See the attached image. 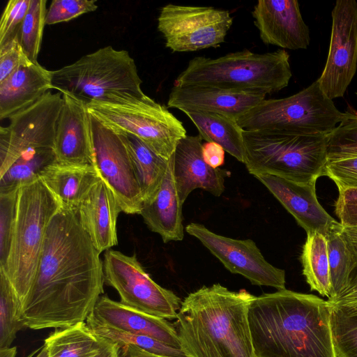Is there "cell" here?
<instances>
[{
    "instance_id": "cell-25",
    "label": "cell",
    "mask_w": 357,
    "mask_h": 357,
    "mask_svg": "<svg viewBox=\"0 0 357 357\" xmlns=\"http://www.w3.org/2000/svg\"><path fill=\"white\" fill-rule=\"evenodd\" d=\"M40 178L61 203L76 211L100 177L93 165L54 162L42 172Z\"/></svg>"
},
{
    "instance_id": "cell-9",
    "label": "cell",
    "mask_w": 357,
    "mask_h": 357,
    "mask_svg": "<svg viewBox=\"0 0 357 357\" xmlns=\"http://www.w3.org/2000/svg\"><path fill=\"white\" fill-rule=\"evenodd\" d=\"M86 105L90 114L103 125L119 134L137 137L167 160L187 135L182 122L146 94L109 101L92 100Z\"/></svg>"
},
{
    "instance_id": "cell-34",
    "label": "cell",
    "mask_w": 357,
    "mask_h": 357,
    "mask_svg": "<svg viewBox=\"0 0 357 357\" xmlns=\"http://www.w3.org/2000/svg\"><path fill=\"white\" fill-rule=\"evenodd\" d=\"M24 327L20 300L6 275L0 271V349L9 347Z\"/></svg>"
},
{
    "instance_id": "cell-33",
    "label": "cell",
    "mask_w": 357,
    "mask_h": 357,
    "mask_svg": "<svg viewBox=\"0 0 357 357\" xmlns=\"http://www.w3.org/2000/svg\"><path fill=\"white\" fill-rule=\"evenodd\" d=\"M340 230L326 237L332 286L331 297L328 301H332L344 289L355 267L354 257Z\"/></svg>"
},
{
    "instance_id": "cell-3",
    "label": "cell",
    "mask_w": 357,
    "mask_h": 357,
    "mask_svg": "<svg viewBox=\"0 0 357 357\" xmlns=\"http://www.w3.org/2000/svg\"><path fill=\"white\" fill-rule=\"evenodd\" d=\"M255 296L220 284L203 286L181 302L174 326L187 357H257L248 321Z\"/></svg>"
},
{
    "instance_id": "cell-42",
    "label": "cell",
    "mask_w": 357,
    "mask_h": 357,
    "mask_svg": "<svg viewBox=\"0 0 357 357\" xmlns=\"http://www.w3.org/2000/svg\"><path fill=\"white\" fill-rule=\"evenodd\" d=\"M335 212L343 227H357V188L338 190Z\"/></svg>"
},
{
    "instance_id": "cell-32",
    "label": "cell",
    "mask_w": 357,
    "mask_h": 357,
    "mask_svg": "<svg viewBox=\"0 0 357 357\" xmlns=\"http://www.w3.org/2000/svg\"><path fill=\"white\" fill-rule=\"evenodd\" d=\"M331 326L337 357H357V304L332 303Z\"/></svg>"
},
{
    "instance_id": "cell-16",
    "label": "cell",
    "mask_w": 357,
    "mask_h": 357,
    "mask_svg": "<svg viewBox=\"0 0 357 357\" xmlns=\"http://www.w3.org/2000/svg\"><path fill=\"white\" fill-rule=\"evenodd\" d=\"M274 195L307 233L327 237L340 231L342 225L319 204L315 183H302L280 176L259 174L254 176Z\"/></svg>"
},
{
    "instance_id": "cell-7",
    "label": "cell",
    "mask_w": 357,
    "mask_h": 357,
    "mask_svg": "<svg viewBox=\"0 0 357 357\" xmlns=\"http://www.w3.org/2000/svg\"><path fill=\"white\" fill-rule=\"evenodd\" d=\"M61 206L40 178L18 190L12 245L6 269L1 271L8 278L21 305L36 274L48 225Z\"/></svg>"
},
{
    "instance_id": "cell-8",
    "label": "cell",
    "mask_w": 357,
    "mask_h": 357,
    "mask_svg": "<svg viewBox=\"0 0 357 357\" xmlns=\"http://www.w3.org/2000/svg\"><path fill=\"white\" fill-rule=\"evenodd\" d=\"M349 113L340 112L316 81L289 97L263 100L236 122L244 130L328 135Z\"/></svg>"
},
{
    "instance_id": "cell-11",
    "label": "cell",
    "mask_w": 357,
    "mask_h": 357,
    "mask_svg": "<svg viewBox=\"0 0 357 357\" xmlns=\"http://www.w3.org/2000/svg\"><path fill=\"white\" fill-rule=\"evenodd\" d=\"M232 24L226 10L168 3L160 9L157 27L166 47L186 52L220 46Z\"/></svg>"
},
{
    "instance_id": "cell-5",
    "label": "cell",
    "mask_w": 357,
    "mask_h": 357,
    "mask_svg": "<svg viewBox=\"0 0 357 357\" xmlns=\"http://www.w3.org/2000/svg\"><path fill=\"white\" fill-rule=\"evenodd\" d=\"M328 135H303L275 130H244V164L253 176L268 174L310 183L324 176Z\"/></svg>"
},
{
    "instance_id": "cell-39",
    "label": "cell",
    "mask_w": 357,
    "mask_h": 357,
    "mask_svg": "<svg viewBox=\"0 0 357 357\" xmlns=\"http://www.w3.org/2000/svg\"><path fill=\"white\" fill-rule=\"evenodd\" d=\"M97 8L96 0H53L47 10L46 24L68 22Z\"/></svg>"
},
{
    "instance_id": "cell-24",
    "label": "cell",
    "mask_w": 357,
    "mask_h": 357,
    "mask_svg": "<svg viewBox=\"0 0 357 357\" xmlns=\"http://www.w3.org/2000/svg\"><path fill=\"white\" fill-rule=\"evenodd\" d=\"M52 89V70L38 62L20 66L0 82V119L30 107Z\"/></svg>"
},
{
    "instance_id": "cell-46",
    "label": "cell",
    "mask_w": 357,
    "mask_h": 357,
    "mask_svg": "<svg viewBox=\"0 0 357 357\" xmlns=\"http://www.w3.org/2000/svg\"><path fill=\"white\" fill-rule=\"evenodd\" d=\"M119 351L120 348L116 343L107 340L102 349L93 357H119Z\"/></svg>"
},
{
    "instance_id": "cell-44",
    "label": "cell",
    "mask_w": 357,
    "mask_h": 357,
    "mask_svg": "<svg viewBox=\"0 0 357 357\" xmlns=\"http://www.w3.org/2000/svg\"><path fill=\"white\" fill-rule=\"evenodd\" d=\"M224 149L217 143L206 142L202 144L204 161L211 167L218 168L225 161Z\"/></svg>"
},
{
    "instance_id": "cell-37",
    "label": "cell",
    "mask_w": 357,
    "mask_h": 357,
    "mask_svg": "<svg viewBox=\"0 0 357 357\" xmlns=\"http://www.w3.org/2000/svg\"><path fill=\"white\" fill-rule=\"evenodd\" d=\"M18 190L0 193V270L3 271L6 269L12 245L17 215Z\"/></svg>"
},
{
    "instance_id": "cell-12",
    "label": "cell",
    "mask_w": 357,
    "mask_h": 357,
    "mask_svg": "<svg viewBox=\"0 0 357 357\" xmlns=\"http://www.w3.org/2000/svg\"><path fill=\"white\" fill-rule=\"evenodd\" d=\"M62 105V93L50 91L30 107L9 117L8 125L0 128V176L28 151L54 149Z\"/></svg>"
},
{
    "instance_id": "cell-10",
    "label": "cell",
    "mask_w": 357,
    "mask_h": 357,
    "mask_svg": "<svg viewBox=\"0 0 357 357\" xmlns=\"http://www.w3.org/2000/svg\"><path fill=\"white\" fill-rule=\"evenodd\" d=\"M105 282L119 293L121 303L148 314L167 319L176 318L181 301L173 291L151 279L137 260L107 250L104 254Z\"/></svg>"
},
{
    "instance_id": "cell-38",
    "label": "cell",
    "mask_w": 357,
    "mask_h": 357,
    "mask_svg": "<svg viewBox=\"0 0 357 357\" xmlns=\"http://www.w3.org/2000/svg\"><path fill=\"white\" fill-rule=\"evenodd\" d=\"M31 0H10L0 21V47L18 38Z\"/></svg>"
},
{
    "instance_id": "cell-6",
    "label": "cell",
    "mask_w": 357,
    "mask_h": 357,
    "mask_svg": "<svg viewBox=\"0 0 357 357\" xmlns=\"http://www.w3.org/2000/svg\"><path fill=\"white\" fill-rule=\"evenodd\" d=\"M135 60L124 50L108 45L52 70V86L86 103L126 96H143Z\"/></svg>"
},
{
    "instance_id": "cell-18",
    "label": "cell",
    "mask_w": 357,
    "mask_h": 357,
    "mask_svg": "<svg viewBox=\"0 0 357 357\" xmlns=\"http://www.w3.org/2000/svg\"><path fill=\"white\" fill-rule=\"evenodd\" d=\"M252 15L264 44L293 50L308 47L310 31L298 1L259 0Z\"/></svg>"
},
{
    "instance_id": "cell-48",
    "label": "cell",
    "mask_w": 357,
    "mask_h": 357,
    "mask_svg": "<svg viewBox=\"0 0 357 357\" xmlns=\"http://www.w3.org/2000/svg\"><path fill=\"white\" fill-rule=\"evenodd\" d=\"M16 354L17 348L15 347L0 349V357H15Z\"/></svg>"
},
{
    "instance_id": "cell-43",
    "label": "cell",
    "mask_w": 357,
    "mask_h": 357,
    "mask_svg": "<svg viewBox=\"0 0 357 357\" xmlns=\"http://www.w3.org/2000/svg\"><path fill=\"white\" fill-rule=\"evenodd\" d=\"M355 267L344 289L331 303L333 304H357V243L351 250Z\"/></svg>"
},
{
    "instance_id": "cell-40",
    "label": "cell",
    "mask_w": 357,
    "mask_h": 357,
    "mask_svg": "<svg viewBox=\"0 0 357 357\" xmlns=\"http://www.w3.org/2000/svg\"><path fill=\"white\" fill-rule=\"evenodd\" d=\"M324 175L330 178L338 190L357 188V156L328 160Z\"/></svg>"
},
{
    "instance_id": "cell-21",
    "label": "cell",
    "mask_w": 357,
    "mask_h": 357,
    "mask_svg": "<svg viewBox=\"0 0 357 357\" xmlns=\"http://www.w3.org/2000/svg\"><path fill=\"white\" fill-rule=\"evenodd\" d=\"M121 211L114 193L101 178L77 208L82 228L100 253L118 244L116 222Z\"/></svg>"
},
{
    "instance_id": "cell-19",
    "label": "cell",
    "mask_w": 357,
    "mask_h": 357,
    "mask_svg": "<svg viewBox=\"0 0 357 357\" xmlns=\"http://www.w3.org/2000/svg\"><path fill=\"white\" fill-rule=\"evenodd\" d=\"M266 95L201 85L174 86L167 107L185 111L216 113L237 119Z\"/></svg>"
},
{
    "instance_id": "cell-28",
    "label": "cell",
    "mask_w": 357,
    "mask_h": 357,
    "mask_svg": "<svg viewBox=\"0 0 357 357\" xmlns=\"http://www.w3.org/2000/svg\"><path fill=\"white\" fill-rule=\"evenodd\" d=\"M127 146L143 201L151 197L167 171L169 160L152 151L141 139L121 134Z\"/></svg>"
},
{
    "instance_id": "cell-13",
    "label": "cell",
    "mask_w": 357,
    "mask_h": 357,
    "mask_svg": "<svg viewBox=\"0 0 357 357\" xmlns=\"http://www.w3.org/2000/svg\"><path fill=\"white\" fill-rule=\"evenodd\" d=\"M94 167L122 211L139 214L143 198L123 135L91 116Z\"/></svg>"
},
{
    "instance_id": "cell-17",
    "label": "cell",
    "mask_w": 357,
    "mask_h": 357,
    "mask_svg": "<svg viewBox=\"0 0 357 357\" xmlns=\"http://www.w3.org/2000/svg\"><path fill=\"white\" fill-rule=\"evenodd\" d=\"M62 96L54 145L56 162L94 166L91 115L87 105L70 94Z\"/></svg>"
},
{
    "instance_id": "cell-27",
    "label": "cell",
    "mask_w": 357,
    "mask_h": 357,
    "mask_svg": "<svg viewBox=\"0 0 357 357\" xmlns=\"http://www.w3.org/2000/svg\"><path fill=\"white\" fill-rule=\"evenodd\" d=\"M106 342L89 328L86 321L57 329L44 341L50 357H93Z\"/></svg>"
},
{
    "instance_id": "cell-29",
    "label": "cell",
    "mask_w": 357,
    "mask_h": 357,
    "mask_svg": "<svg viewBox=\"0 0 357 357\" xmlns=\"http://www.w3.org/2000/svg\"><path fill=\"white\" fill-rule=\"evenodd\" d=\"M303 274L311 291L331 298V281L327 241L319 233H307L301 254Z\"/></svg>"
},
{
    "instance_id": "cell-41",
    "label": "cell",
    "mask_w": 357,
    "mask_h": 357,
    "mask_svg": "<svg viewBox=\"0 0 357 357\" xmlns=\"http://www.w3.org/2000/svg\"><path fill=\"white\" fill-rule=\"evenodd\" d=\"M31 63L25 54L18 38L0 47V82L20 66Z\"/></svg>"
},
{
    "instance_id": "cell-35",
    "label": "cell",
    "mask_w": 357,
    "mask_h": 357,
    "mask_svg": "<svg viewBox=\"0 0 357 357\" xmlns=\"http://www.w3.org/2000/svg\"><path fill=\"white\" fill-rule=\"evenodd\" d=\"M46 0H31L18 35L19 42L28 59L38 62L46 24Z\"/></svg>"
},
{
    "instance_id": "cell-20",
    "label": "cell",
    "mask_w": 357,
    "mask_h": 357,
    "mask_svg": "<svg viewBox=\"0 0 357 357\" xmlns=\"http://www.w3.org/2000/svg\"><path fill=\"white\" fill-rule=\"evenodd\" d=\"M202 139L186 135L180 140L174 153V178L178 195L183 204L197 188L219 197L225 190V179L230 172L209 166L202 155Z\"/></svg>"
},
{
    "instance_id": "cell-4",
    "label": "cell",
    "mask_w": 357,
    "mask_h": 357,
    "mask_svg": "<svg viewBox=\"0 0 357 357\" xmlns=\"http://www.w3.org/2000/svg\"><path fill=\"white\" fill-rule=\"evenodd\" d=\"M291 75L289 54L285 50L264 54L243 50L216 59L193 58L174 86H209L267 95L285 88Z\"/></svg>"
},
{
    "instance_id": "cell-30",
    "label": "cell",
    "mask_w": 357,
    "mask_h": 357,
    "mask_svg": "<svg viewBox=\"0 0 357 357\" xmlns=\"http://www.w3.org/2000/svg\"><path fill=\"white\" fill-rule=\"evenodd\" d=\"M56 161L53 149L33 150L24 153L0 176V193L17 190L39 179L45 168Z\"/></svg>"
},
{
    "instance_id": "cell-15",
    "label": "cell",
    "mask_w": 357,
    "mask_h": 357,
    "mask_svg": "<svg viewBox=\"0 0 357 357\" xmlns=\"http://www.w3.org/2000/svg\"><path fill=\"white\" fill-rule=\"evenodd\" d=\"M185 230L199 240L231 273L243 275L255 285L286 289L284 271L268 263L252 240L218 235L199 223H190Z\"/></svg>"
},
{
    "instance_id": "cell-36",
    "label": "cell",
    "mask_w": 357,
    "mask_h": 357,
    "mask_svg": "<svg viewBox=\"0 0 357 357\" xmlns=\"http://www.w3.org/2000/svg\"><path fill=\"white\" fill-rule=\"evenodd\" d=\"M357 156V115L349 114L327 136L328 160Z\"/></svg>"
},
{
    "instance_id": "cell-23",
    "label": "cell",
    "mask_w": 357,
    "mask_h": 357,
    "mask_svg": "<svg viewBox=\"0 0 357 357\" xmlns=\"http://www.w3.org/2000/svg\"><path fill=\"white\" fill-rule=\"evenodd\" d=\"M182 206L174 178V154L156 192L143 201L141 215L153 232L160 234L164 243L181 241L184 236Z\"/></svg>"
},
{
    "instance_id": "cell-1",
    "label": "cell",
    "mask_w": 357,
    "mask_h": 357,
    "mask_svg": "<svg viewBox=\"0 0 357 357\" xmlns=\"http://www.w3.org/2000/svg\"><path fill=\"white\" fill-rule=\"evenodd\" d=\"M100 255L75 211L61 206L48 225L36 274L21 305L24 327L64 328L86 321L104 291Z\"/></svg>"
},
{
    "instance_id": "cell-14",
    "label": "cell",
    "mask_w": 357,
    "mask_h": 357,
    "mask_svg": "<svg viewBox=\"0 0 357 357\" xmlns=\"http://www.w3.org/2000/svg\"><path fill=\"white\" fill-rule=\"evenodd\" d=\"M356 69L357 2L337 0L332 10V29L326 63L317 82L330 99L342 97Z\"/></svg>"
},
{
    "instance_id": "cell-26",
    "label": "cell",
    "mask_w": 357,
    "mask_h": 357,
    "mask_svg": "<svg viewBox=\"0 0 357 357\" xmlns=\"http://www.w3.org/2000/svg\"><path fill=\"white\" fill-rule=\"evenodd\" d=\"M183 113L195 126L202 139L218 144L229 154L244 162L243 130L236 119L211 112L185 111Z\"/></svg>"
},
{
    "instance_id": "cell-45",
    "label": "cell",
    "mask_w": 357,
    "mask_h": 357,
    "mask_svg": "<svg viewBox=\"0 0 357 357\" xmlns=\"http://www.w3.org/2000/svg\"><path fill=\"white\" fill-rule=\"evenodd\" d=\"M119 357H162L147 352L134 345H124L120 347Z\"/></svg>"
},
{
    "instance_id": "cell-31",
    "label": "cell",
    "mask_w": 357,
    "mask_h": 357,
    "mask_svg": "<svg viewBox=\"0 0 357 357\" xmlns=\"http://www.w3.org/2000/svg\"><path fill=\"white\" fill-rule=\"evenodd\" d=\"M86 322L89 328L96 335L116 343L119 348L130 344L162 357H187L181 348L169 345L148 336L136 335L114 328L100 323L91 314Z\"/></svg>"
},
{
    "instance_id": "cell-22",
    "label": "cell",
    "mask_w": 357,
    "mask_h": 357,
    "mask_svg": "<svg viewBox=\"0 0 357 357\" xmlns=\"http://www.w3.org/2000/svg\"><path fill=\"white\" fill-rule=\"evenodd\" d=\"M91 315L100 323L114 328L148 336L181 348L174 325L165 319L138 311L106 296L100 297Z\"/></svg>"
},
{
    "instance_id": "cell-2",
    "label": "cell",
    "mask_w": 357,
    "mask_h": 357,
    "mask_svg": "<svg viewBox=\"0 0 357 357\" xmlns=\"http://www.w3.org/2000/svg\"><path fill=\"white\" fill-rule=\"evenodd\" d=\"M332 303L287 289L254 296L248 309L257 357H337Z\"/></svg>"
},
{
    "instance_id": "cell-47",
    "label": "cell",
    "mask_w": 357,
    "mask_h": 357,
    "mask_svg": "<svg viewBox=\"0 0 357 357\" xmlns=\"http://www.w3.org/2000/svg\"><path fill=\"white\" fill-rule=\"evenodd\" d=\"M27 357H50L49 351L43 344L40 347L31 352Z\"/></svg>"
}]
</instances>
